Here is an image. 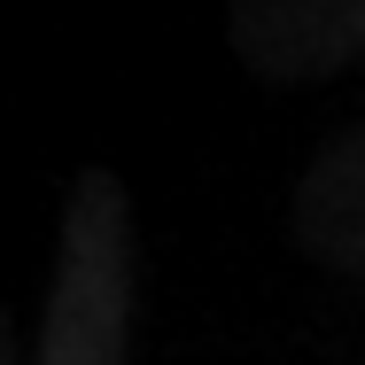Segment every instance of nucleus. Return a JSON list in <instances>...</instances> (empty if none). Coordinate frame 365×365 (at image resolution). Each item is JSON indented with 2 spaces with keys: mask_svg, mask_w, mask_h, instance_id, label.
<instances>
[{
  "mask_svg": "<svg viewBox=\"0 0 365 365\" xmlns=\"http://www.w3.org/2000/svg\"><path fill=\"white\" fill-rule=\"evenodd\" d=\"M233 63L272 86H319L365 63V0H233Z\"/></svg>",
  "mask_w": 365,
  "mask_h": 365,
  "instance_id": "f03ea898",
  "label": "nucleus"
},
{
  "mask_svg": "<svg viewBox=\"0 0 365 365\" xmlns=\"http://www.w3.org/2000/svg\"><path fill=\"white\" fill-rule=\"evenodd\" d=\"M0 365H31L24 350H16V327H8V311H0Z\"/></svg>",
  "mask_w": 365,
  "mask_h": 365,
  "instance_id": "20e7f679",
  "label": "nucleus"
},
{
  "mask_svg": "<svg viewBox=\"0 0 365 365\" xmlns=\"http://www.w3.org/2000/svg\"><path fill=\"white\" fill-rule=\"evenodd\" d=\"M133 202L109 163H86L63 195V241L47 272V311L31 365H133Z\"/></svg>",
  "mask_w": 365,
  "mask_h": 365,
  "instance_id": "f257e3e1",
  "label": "nucleus"
},
{
  "mask_svg": "<svg viewBox=\"0 0 365 365\" xmlns=\"http://www.w3.org/2000/svg\"><path fill=\"white\" fill-rule=\"evenodd\" d=\"M295 241L319 264L365 280V125L327 140L311 155V171L295 179Z\"/></svg>",
  "mask_w": 365,
  "mask_h": 365,
  "instance_id": "7ed1b4c3",
  "label": "nucleus"
}]
</instances>
